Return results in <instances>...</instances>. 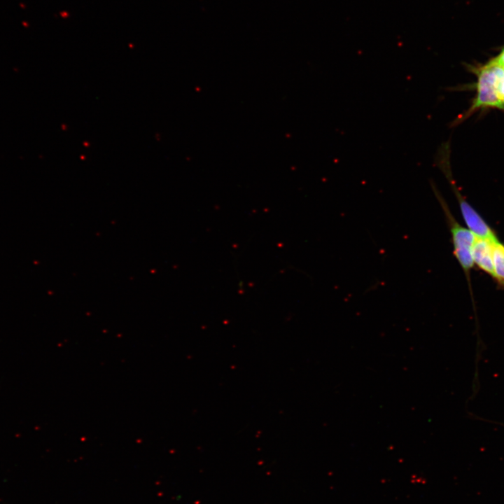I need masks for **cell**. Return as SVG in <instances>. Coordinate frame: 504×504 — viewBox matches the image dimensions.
<instances>
[{"instance_id": "cell-1", "label": "cell", "mask_w": 504, "mask_h": 504, "mask_svg": "<svg viewBox=\"0 0 504 504\" xmlns=\"http://www.w3.org/2000/svg\"><path fill=\"white\" fill-rule=\"evenodd\" d=\"M430 183L434 195L444 212L451 235L454 248L453 253L465 275L473 301L470 282V272L474 267L472 247L475 239V236L470 230L458 223L435 183L431 180L430 181Z\"/></svg>"}, {"instance_id": "cell-2", "label": "cell", "mask_w": 504, "mask_h": 504, "mask_svg": "<svg viewBox=\"0 0 504 504\" xmlns=\"http://www.w3.org/2000/svg\"><path fill=\"white\" fill-rule=\"evenodd\" d=\"M475 73L477 76V97L466 115L461 117L460 121L478 108L491 107L504 110V98L498 91L504 70L492 59L475 71Z\"/></svg>"}, {"instance_id": "cell-3", "label": "cell", "mask_w": 504, "mask_h": 504, "mask_svg": "<svg viewBox=\"0 0 504 504\" xmlns=\"http://www.w3.org/2000/svg\"><path fill=\"white\" fill-rule=\"evenodd\" d=\"M442 172L448 180L458 200L463 218L475 237L491 240L498 239L493 229L488 225L479 213L468 203L456 186L453 179L450 164L442 167Z\"/></svg>"}, {"instance_id": "cell-4", "label": "cell", "mask_w": 504, "mask_h": 504, "mask_svg": "<svg viewBox=\"0 0 504 504\" xmlns=\"http://www.w3.org/2000/svg\"><path fill=\"white\" fill-rule=\"evenodd\" d=\"M496 240L475 237L472 247L474 265L492 278H493V242Z\"/></svg>"}, {"instance_id": "cell-5", "label": "cell", "mask_w": 504, "mask_h": 504, "mask_svg": "<svg viewBox=\"0 0 504 504\" xmlns=\"http://www.w3.org/2000/svg\"><path fill=\"white\" fill-rule=\"evenodd\" d=\"M493 279L499 288L504 289V244L499 239L493 246Z\"/></svg>"}, {"instance_id": "cell-6", "label": "cell", "mask_w": 504, "mask_h": 504, "mask_svg": "<svg viewBox=\"0 0 504 504\" xmlns=\"http://www.w3.org/2000/svg\"><path fill=\"white\" fill-rule=\"evenodd\" d=\"M493 61L504 70V48L496 58L493 59Z\"/></svg>"}, {"instance_id": "cell-7", "label": "cell", "mask_w": 504, "mask_h": 504, "mask_svg": "<svg viewBox=\"0 0 504 504\" xmlns=\"http://www.w3.org/2000/svg\"><path fill=\"white\" fill-rule=\"evenodd\" d=\"M498 91L500 95L504 98V76L500 81L498 86Z\"/></svg>"}]
</instances>
